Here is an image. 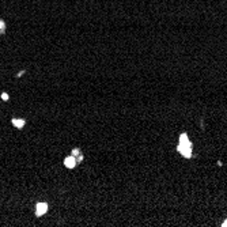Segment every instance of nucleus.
<instances>
[{
    "label": "nucleus",
    "mask_w": 227,
    "mask_h": 227,
    "mask_svg": "<svg viewBox=\"0 0 227 227\" xmlns=\"http://www.w3.org/2000/svg\"><path fill=\"white\" fill-rule=\"evenodd\" d=\"M190 147H192V144H190L189 140H188V136L186 135H181V143H179V146H178V151L184 156L189 158V156L192 155V152H190Z\"/></svg>",
    "instance_id": "obj_1"
},
{
    "label": "nucleus",
    "mask_w": 227,
    "mask_h": 227,
    "mask_svg": "<svg viewBox=\"0 0 227 227\" xmlns=\"http://www.w3.org/2000/svg\"><path fill=\"white\" fill-rule=\"evenodd\" d=\"M46 211H48V204L46 203H38L37 207H35V215L42 216L44 213H46Z\"/></svg>",
    "instance_id": "obj_2"
},
{
    "label": "nucleus",
    "mask_w": 227,
    "mask_h": 227,
    "mask_svg": "<svg viewBox=\"0 0 227 227\" xmlns=\"http://www.w3.org/2000/svg\"><path fill=\"white\" fill-rule=\"evenodd\" d=\"M64 165H66V167H68V169H74L75 166L78 165V161H76V158H75L74 155L68 156V158L64 159Z\"/></svg>",
    "instance_id": "obj_3"
},
{
    "label": "nucleus",
    "mask_w": 227,
    "mask_h": 227,
    "mask_svg": "<svg viewBox=\"0 0 227 227\" xmlns=\"http://www.w3.org/2000/svg\"><path fill=\"white\" fill-rule=\"evenodd\" d=\"M12 124H14L15 128H18V129H22V128L25 127V120H23V118H12Z\"/></svg>",
    "instance_id": "obj_4"
},
{
    "label": "nucleus",
    "mask_w": 227,
    "mask_h": 227,
    "mask_svg": "<svg viewBox=\"0 0 227 227\" xmlns=\"http://www.w3.org/2000/svg\"><path fill=\"white\" fill-rule=\"evenodd\" d=\"M4 27H6L4 22H3V20H0V33H4Z\"/></svg>",
    "instance_id": "obj_5"
},
{
    "label": "nucleus",
    "mask_w": 227,
    "mask_h": 227,
    "mask_svg": "<svg viewBox=\"0 0 227 227\" xmlns=\"http://www.w3.org/2000/svg\"><path fill=\"white\" fill-rule=\"evenodd\" d=\"M2 100H3V101H8V94H7V93L2 94Z\"/></svg>",
    "instance_id": "obj_6"
},
{
    "label": "nucleus",
    "mask_w": 227,
    "mask_h": 227,
    "mask_svg": "<svg viewBox=\"0 0 227 227\" xmlns=\"http://www.w3.org/2000/svg\"><path fill=\"white\" fill-rule=\"evenodd\" d=\"M72 155H74V156L79 155V150H78V148H75V150H74V151H72Z\"/></svg>",
    "instance_id": "obj_7"
},
{
    "label": "nucleus",
    "mask_w": 227,
    "mask_h": 227,
    "mask_svg": "<svg viewBox=\"0 0 227 227\" xmlns=\"http://www.w3.org/2000/svg\"><path fill=\"white\" fill-rule=\"evenodd\" d=\"M23 74H25V71H20V72H19V74H18V78H19V76H22V75H23Z\"/></svg>",
    "instance_id": "obj_8"
},
{
    "label": "nucleus",
    "mask_w": 227,
    "mask_h": 227,
    "mask_svg": "<svg viewBox=\"0 0 227 227\" xmlns=\"http://www.w3.org/2000/svg\"><path fill=\"white\" fill-rule=\"evenodd\" d=\"M223 226H227V220H226V222H224V223H223Z\"/></svg>",
    "instance_id": "obj_9"
}]
</instances>
